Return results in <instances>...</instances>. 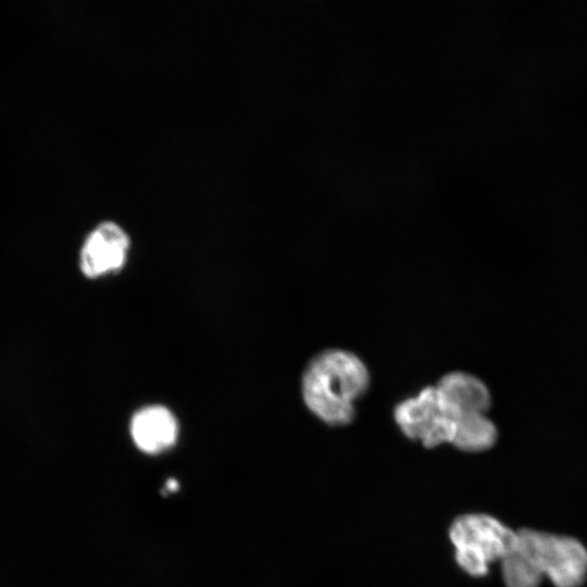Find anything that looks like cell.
<instances>
[{"instance_id":"cell-5","label":"cell","mask_w":587,"mask_h":587,"mask_svg":"<svg viewBox=\"0 0 587 587\" xmlns=\"http://www.w3.org/2000/svg\"><path fill=\"white\" fill-rule=\"evenodd\" d=\"M130 240L117 223L104 221L86 237L79 252L80 272L97 278L121 270L126 260Z\"/></svg>"},{"instance_id":"cell-1","label":"cell","mask_w":587,"mask_h":587,"mask_svg":"<svg viewBox=\"0 0 587 587\" xmlns=\"http://www.w3.org/2000/svg\"><path fill=\"white\" fill-rule=\"evenodd\" d=\"M507 587H580L587 577V550L577 539L534 529L516 532L511 552L500 562Z\"/></svg>"},{"instance_id":"cell-2","label":"cell","mask_w":587,"mask_h":587,"mask_svg":"<svg viewBox=\"0 0 587 587\" xmlns=\"http://www.w3.org/2000/svg\"><path fill=\"white\" fill-rule=\"evenodd\" d=\"M370 372L354 353L326 349L307 365L301 379L309 411L329 426H345L355 416V402L367 391Z\"/></svg>"},{"instance_id":"cell-8","label":"cell","mask_w":587,"mask_h":587,"mask_svg":"<svg viewBox=\"0 0 587 587\" xmlns=\"http://www.w3.org/2000/svg\"><path fill=\"white\" fill-rule=\"evenodd\" d=\"M498 430L486 414H473L459 419L451 445L464 452H483L497 441Z\"/></svg>"},{"instance_id":"cell-4","label":"cell","mask_w":587,"mask_h":587,"mask_svg":"<svg viewBox=\"0 0 587 587\" xmlns=\"http://www.w3.org/2000/svg\"><path fill=\"white\" fill-rule=\"evenodd\" d=\"M394 417L405 437L425 448L452 442L455 422L441 407L435 386H427L416 396L397 403Z\"/></svg>"},{"instance_id":"cell-6","label":"cell","mask_w":587,"mask_h":587,"mask_svg":"<svg viewBox=\"0 0 587 587\" xmlns=\"http://www.w3.org/2000/svg\"><path fill=\"white\" fill-rule=\"evenodd\" d=\"M435 387L441 407L455 423L463 416L486 414L491 405L488 387L469 373H448Z\"/></svg>"},{"instance_id":"cell-7","label":"cell","mask_w":587,"mask_h":587,"mask_svg":"<svg viewBox=\"0 0 587 587\" xmlns=\"http://www.w3.org/2000/svg\"><path fill=\"white\" fill-rule=\"evenodd\" d=\"M129 433L140 451L155 454L167 450L176 442L178 423L167 408L153 404L138 410L133 415Z\"/></svg>"},{"instance_id":"cell-3","label":"cell","mask_w":587,"mask_h":587,"mask_svg":"<svg viewBox=\"0 0 587 587\" xmlns=\"http://www.w3.org/2000/svg\"><path fill=\"white\" fill-rule=\"evenodd\" d=\"M448 534L458 565L473 577L487 575L489 566L501 562L516 541V532L485 513L458 516Z\"/></svg>"}]
</instances>
